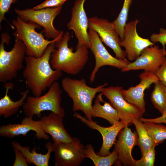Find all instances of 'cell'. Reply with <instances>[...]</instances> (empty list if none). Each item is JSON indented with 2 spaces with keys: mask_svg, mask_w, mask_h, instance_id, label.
Masks as SVG:
<instances>
[{
  "mask_svg": "<svg viewBox=\"0 0 166 166\" xmlns=\"http://www.w3.org/2000/svg\"><path fill=\"white\" fill-rule=\"evenodd\" d=\"M55 43L49 44L41 57L26 56V66L23 72L26 87L35 97L42 95L48 88L62 75V72L53 69L50 64L51 54Z\"/></svg>",
  "mask_w": 166,
  "mask_h": 166,
  "instance_id": "1",
  "label": "cell"
},
{
  "mask_svg": "<svg viewBox=\"0 0 166 166\" xmlns=\"http://www.w3.org/2000/svg\"><path fill=\"white\" fill-rule=\"evenodd\" d=\"M71 38L68 31L64 33L62 39L55 43V47L50 55V63L52 68L67 74L76 75L84 68L89 59L88 48L82 46L76 48L73 52L69 47Z\"/></svg>",
  "mask_w": 166,
  "mask_h": 166,
  "instance_id": "2",
  "label": "cell"
},
{
  "mask_svg": "<svg viewBox=\"0 0 166 166\" xmlns=\"http://www.w3.org/2000/svg\"><path fill=\"white\" fill-rule=\"evenodd\" d=\"M108 85L105 83L95 88L88 86L84 78L75 79L69 77L64 78L61 81L62 89L72 99L73 110H80L86 117L92 120V101L96 94L101 92L102 89Z\"/></svg>",
  "mask_w": 166,
  "mask_h": 166,
  "instance_id": "3",
  "label": "cell"
},
{
  "mask_svg": "<svg viewBox=\"0 0 166 166\" xmlns=\"http://www.w3.org/2000/svg\"><path fill=\"white\" fill-rule=\"evenodd\" d=\"M12 24L16 28L13 35L25 44L26 56L36 57H41L48 45L61 40L64 34L63 31L57 38L49 41L45 38L42 33L36 31V29H40L41 27L34 22H26L18 16L16 20H13Z\"/></svg>",
  "mask_w": 166,
  "mask_h": 166,
  "instance_id": "4",
  "label": "cell"
},
{
  "mask_svg": "<svg viewBox=\"0 0 166 166\" xmlns=\"http://www.w3.org/2000/svg\"><path fill=\"white\" fill-rule=\"evenodd\" d=\"M12 49L6 51L4 44L9 43L10 37L6 33L1 34L0 43V81L5 84L15 78L18 71L23 67L26 47L22 41L16 37Z\"/></svg>",
  "mask_w": 166,
  "mask_h": 166,
  "instance_id": "5",
  "label": "cell"
},
{
  "mask_svg": "<svg viewBox=\"0 0 166 166\" xmlns=\"http://www.w3.org/2000/svg\"><path fill=\"white\" fill-rule=\"evenodd\" d=\"M62 93L59 84L56 81L44 95L28 96L22 106L23 112L26 117L31 118L35 115L40 117L41 113L45 111H50L64 117L65 111L61 105Z\"/></svg>",
  "mask_w": 166,
  "mask_h": 166,
  "instance_id": "6",
  "label": "cell"
},
{
  "mask_svg": "<svg viewBox=\"0 0 166 166\" xmlns=\"http://www.w3.org/2000/svg\"><path fill=\"white\" fill-rule=\"evenodd\" d=\"M62 6L57 7L48 8L40 10L26 8L23 10L15 9L14 12L23 21H31L43 28L41 33L47 39H55L62 32L57 30L54 26L53 22L60 13Z\"/></svg>",
  "mask_w": 166,
  "mask_h": 166,
  "instance_id": "7",
  "label": "cell"
},
{
  "mask_svg": "<svg viewBox=\"0 0 166 166\" xmlns=\"http://www.w3.org/2000/svg\"><path fill=\"white\" fill-rule=\"evenodd\" d=\"M90 45L89 49L95 58V65L90 75L91 83L94 81L96 74L101 67L109 65L122 69L130 62L126 59H119L111 55L103 45L98 34L89 29L88 31Z\"/></svg>",
  "mask_w": 166,
  "mask_h": 166,
  "instance_id": "8",
  "label": "cell"
},
{
  "mask_svg": "<svg viewBox=\"0 0 166 166\" xmlns=\"http://www.w3.org/2000/svg\"><path fill=\"white\" fill-rule=\"evenodd\" d=\"M52 146L55 166H78L86 158L85 147L76 137L70 143H53Z\"/></svg>",
  "mask_w": 166,
  "mask_h": 166,
  "instance_id": "9",
  "label": "cell"
},
{
  "mask_svg": "<svg viewBox=\"0 0 166 166\" xmlns=\"http://www.w3.org/2000/svg\"><path fill=\"white\" fill-rule=\"evenodd\" d=\"M88 27L98 34L102 41L113 50L116 58L125 59V52L121 49L119 34L113 22L94 16L89 19Z\"/></svg>",
  "mask_w": 166,
  "mask_h": 166,
  "instance_id": "10",
  "label": "cell"
},
{
  "mask_svg": "<svg viewBox=\"0 0 166 166\" xmlns=\"http://www.w3.org/2000/svg\"><path fill=\"white\" fill-rule=\"evenodd\" d=\"M122 89L120 86L105 87L101 93L109 99L112 106L117 110L120 121L128 126L132 123L133 119L142 117L144 113L124 98L121 93Z\"/></svg>",
  "mask_w": 166,
  "mask_h": 166,
  "instance_id": "11",
  "label": "cell"
},
{
  "mask_svg": "<svg viewBox=\"0 0 166 166\" xmlns=\"http://www.w3.org/2000/svg\"><path fill=\"white\" fill-rule=\"evenodd\" d=\"M166 58L165 48L153 45L144 48L140 56L121 69L122 72L144 70L145 72L155 73Z\"/></svg>",
  "mask_w": 166,
  "mask_h": 166,
  "instance_id": "12",
  "label": "cell"
},
{
  "mask_svg": "<svg viewBox=\"0 0 166 166\" xmlns=\"http://www.w3.org/2000/svg\"><path fill=\"white\" fill-rule=\"evenodd\" d=\"M139 22L136 19L126 24L124 30V38L120 42L121 46L124 48L126 56L130 61H135L144 48L154 45L149 39L139 35L136 26Z\"/></svg>",
  "mask_w": 166,
  "mask_h": 166,
  "instance_id": "13",
  "label": "cell"
},
{
  "mask_svg": "<svg viewBox=\"0 0 166 166\" xmlns=\"http://www.w3.org/2000/svg\"><path fill=\"white\" fill-rule=\"evenodd\" d=\"M86 0H76L71 10V16L67 24L69 30H73L78 42L76 48L84 46L89 49L90 45L88 29L89 19L84 8Z\"/></svg>",
  "mask_w": 166,
  "mask_h": 166,
  "instance_id": "14",
  "label": "cell"
},
{
  "mask_svg": "<svg viewBox=\"0 0 166 166\" xmlns=\"http://www.w3.org/2000/svg\"><path fill=\"white\" fill-rule=\"evenodd\" d=\"M138 135L136 132H132L128 125H125L118 134L114 144V149L118 154L117 165L136 166V160L132 155L134 146L137 144Z\"/></svg>",
  "mask_w": 166,
  "mask_h": 166,
  "instance_id": "15",
  "label": "cell"
},
{
  "mask_svg": "<svg viewBox=\"0 0 166 166\" xmlns=\"http://www.w3.org/2000/svg\"><path fill=\"white\" fill-rule=\"evenodd\" d=\"M73 115L90 128L96 130L101 133L102 137L103 143L100 150L96 153L103 156L110 154V150L114 144L118 134L120 130L126 125L123 122L120 121L111 126L104 127L98 125L92 120H88L78 113H74Z\"/></svg>",
  "mask_w": 166,
  "mask_h": 166,
  "instance_id": "16",
  "label": "cell"
},
{
  "mask_svg": "<svg viewBox=\"0 0 166 166\" xmlns=\"http://www.w3.org/2000/svg\"><path fill=\"white\" fill-rule=\"evenodd\" d=\"M140 83L135 86L128 89H122L124 98L129 103L140 109L144 113L146 111L144 91L152 84L157 82L159 79L155 73L144 72L139 75Z\"/></svg>",
  "mask_w": 166,
  "mask_h": 166,
  "instance_id": "17",
  "label": "cell"
},
{
  "mask_svg": "<svg viewBox=\"0 0 166 166\" xmlns=\"http://www.w3.org/2000/svg\"><path fill=\"white\" fill-rule=\"evenodd\" d=\"M63 117L53 113L41 117L38 121L42 130L52 136L53 143H68L73 140L65 129Z\"/></svg>",
  "mask_w": 166,
  "mask_h": 166,
  "instance_id": "18",
  "label": "cell"
},
{
  "mask_svg": "<svg viewBox=\"0 0 166 166\" xmlns=\"http://www.w3.org/2000/svg\"><path fill=\"white\" fill-rule=\"evenodd\" d=\"M30 131L35 132V136L38 139L48 140L49 136L41 128L38 121L34 120L33 118L25 117L21 123L8 124L0 127V135L2 137L9 138L20 135L26 136Z\"/></svg>",
  "mask_w": 166,
  "mask_h": 166,
  "instance_id": "19",
  "label": "cell"
},
{
  "mask_svg": "<svg viewBox=\"0 0 166 166\" xmlns=\"http://www.w3.org/2000/svg\"><path fill=\"white\" fill-rule=\"evenodd\" d=\"M14 84L8 82L4 84V88L6 89L5 95L0 99V116L7 118L16 114L20 107L24 105L28 97L29 91L26 90L20 93L21 97L18 100L14 101L11 99L8 93L10 89H13Z\"/></svg>",
  "mask_w": 166,
  "mask_h": 166,
  "instance_id": "20",
  "label": "cell"
},
{
  "mask_svg": "<svg viewBox=\"0 0 166 166\" xmlns=\"http://www.w3.org/2000/svg\"><path fill=\"white\" fill-rule=\"evenodd\" d=\"M12 146L17 148L22 152L26 158L28 164H33L36 166H48L51 153L53 152L52 143L48 142L45 146L47 149L45 154H42L36 152V148H33L31 152L30 148L27 146H22L18 142L13 141Z\"/></svg>",
  "mask_w": 166,
  "mask_h": 166,
  "instance_id": "21",
  "label": "cell"
},
{
  "mask_svg": "<svg viewBox=\"0 0 166 166\" xmlns=\"http://www.w3.org/2000/svg\"><path fill=\"white\" fill-rule=\"evenodd\" d=\"M102 95L100 92L96 97L92 106V117L104 119L113 125L120 121L118 112L110 103L103 101Z\"/></svg>",
  "mask_w": 166,
  "mask_h": 166,
  "instance_id": "22",
  "label": "cell"
},
{
  "mask_svg": "<svg viewBox=\"0 0 166 166\" xmlns=\"http://www.w3.org/2000/svg\"><path fill=\"white\" fill-rule=\"evenodd\" d=\"M85 148L86 158L91 160L95 166H111L115 164L118 160V152L115 149L109 155L103 156L95 152L91 144H87Z\"/></svg>",
  "mask_w": 166,
  "mask_h": 166,
  "instance_id": "23",
  "label": "cell"
},
{
  "mask_svg": "<svg viewBox=\"0 0 166 166\" xmlns=\"http://www.w3.org/2000/svg\"><path fill=\"white\" fill-rule=\"evenodd\" d=\"M132 123L136 127L138 135L137 145L140 148L142 156L151 148L156 145L148 134L143 122L140 119H133Z\"/></svg>",
  "mask_w": 166,
  "mask_h": 166,
  "instance_id": "24",
  "label": "cell"
},
{
  "mask_svg": "<svg viewBox=\"0 0 166 166\" xmlns=\"http://www.w3.org/2000/svg\"><path fill=\"white\" fill-rule=\"evenodd\" d=\"M154 84L151 100L154 107L162 114L166 111V87L159 80Z\"/></svg>",
  "mask_w": 166,
  "mask_h": 166,
  "instance_id": "25",
  "label": "cell"
},
{
  "mask_svg": "<svg viewBox=\"0 0 166 166\" xmlns=\"http://www.w3.org/2000/svg\"><path fill=\"white\" fill-rule=\"evenodd\" d=\"M143 123L148 134L156 146L166 139V126L154 123Z\"/></svg>",
  "mask_w": 166,
  "mask_h": 166,
  "instance_id": "26",
  "label": "cell"
},
{
  "mask_svg": "<svg viewBox=\"0 0 166 166\" xmlns=\"http://www.w3.org/2000/svg\"><path fill=\"white\" fill-rule=\"evenodd\" d=\"M132 0H124L122 8L117 18L113 23L119 34L121 40L124 38V27L128 19V13Z\"/></svg>",
  "mask_w": 166,
  "mask_h": 166,
  "instance_id": "27",
  "label": "cell"
},
{
  "mask_svg": "<svg viewBox=\"0 0 166 166\" xmlns=\"http://www.w3.org/2000/svg\"><path fill=\"white\" fill-rule=\"evenodd\" d=\"M154 146L142 156L141 158L136 160V166H153L155 160V150Z\"/></svg>",
  "mask_w": 166,
  "mask_h": 166,
  "instance_id": "28",
  "label": "cell"
},
{
  "mask_svg": "<svg viewBox=\"0 0 166 166\" xmlns=\"http://www.w3.org/2000/svg\"><path fill=\"white\" fill-rule=\"evenodd\" d=\"M68 0H45L41 3L35 6L33 8L40 10L48 8L57 7L62 6Z\"/></svg>",
  "mask_w": 166,
  "mask_h": 166,
  "instance_id": "29",
  "label": "cell"
},
{
  "mask_svg": "<svg viewBox=\"0 0 166 166\" xmlns=\"http://www.w3.org/2000/svg\"><path fill=\"white\" fill-rule=\"evenodd\" d=\"M150 40L153 43L160 42L164 48L166 44V29L161 28L158 33H153L150 37Z\"/></svg>",
  "mask_w": 166,
  "mask_h": 166,
  "instance_id": "30",
  "label": "cell"
},
{
  "mask_svg": "<svg viewBox=\"0 0 166 166\" xmlns=\"http://www.w3.org/2000/svg\"><path fill=\"white\" fill-rule=\"evenodd\" d=\"M17 0H0V26L2 21L5 18V15L8 13L12 4L14 3Z\"/></svg>",
  "mask_w": 166,
  "mask_h": 166,
  "instance_id": "31",
  "label": "cell"
},
{
  "mask_svg": "<svg viewBox=\"0 0 166 166\" xmlns=\"http://www.w3.org/2000/svg\"><path fill=\"white\" fill-rule=\"evenodd\" d=\"M15 159L13 166H28L27 160L21 151L16 148H14Z\"/></svg>",
  "mask_w": 166,
  "mask_h": 166,
  "instance_id": "32",
  "label": "cell"
},
{
  "mask_svg": "<svg viewBox=\"0 0 166 166\" xmlns=\"http://www.w3.org/2000/svg\"><path fill=\"white\" fill-rule=\"evenodd\" d=\"M155 73L159 80L166 87V58L164 62Z\"/></svg>",
  "mask_w": 166,
  "mask_h": 166,
  "instance_id": "33",
  "label": "cell"
}]
</instances>
